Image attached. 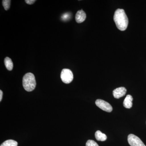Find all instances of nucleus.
Masks as SVG:
<instances>
[{
	"instance_id": "nucleus-15",
	"label": "nucleus",
	"mask_w": 146,
	"mask_h": 146,
	"mask_svg": "<svg viewBox=\"0 0 146 146\" xmlns=\"http://www.w3.org/2000/svg\"><path fill=\"white\" fill-rule=\"evenodd\" d=\"M25 1L29 5L33 4L36 1L35 0H25Z\"/></svg>"
},
{
	"instance_id": "nucleus-8",
	"label": "nucleus",
	"mask_w": 146,
	"mask_h": 146,
	"mask_svg": "<svg viewBox=\"0 0 146 146\" xmlns=\"http://www.w3.org/2000/svg\"><path fill=\"white\" fill-rule=\"evenodd\" d=\"M133 100V98L131 95H127L124 100L123 103L124 106L128 109L131 108L133 105L132 104Z\"/></svg>"
},
{
	"instance_id": "nucleus-11",
	"label": "nucleus",
	"mask_w": 146,
	"mask_h": 146,
	"mask_svg": "<svg viewBox=\"0 0 146 146\" xmlns=\"http://www.w3.org/2000/svg\"><path fill=\"white\" fill-rule=\"evenodd\" d=\"M18 145V143L16 141L8 140L3 142L0 146H17Z\"/></svg>"
},
{
	"instance_id": "nucleus-9",
	"label": "nucleus",
	"mask_w": 146,
	"mask_h": 146,
	"mask_svg": "<svg viewBox=\"0 0 146 146\" xmlns=\"http://www.w3.org/2000/svg\"><path fill=\"white\" fill-rule=\"evenodd\" d=\"M95 137L98 141H104L107 139V136L100 131H97L95 133Z\"/></svg>"
},
{
	"instance_id": "nucleus-4",
	"label": "nucleus",
	"mask_w": 146,
	"mask_h": 146,
	"mask_svg": "<svg viewBox=\"0 0 146 146\" xmlns=\"http://www.w3.org/2000/svg\"><path fill=\"white\" fill-rule=\"evenodd\" d=\"M127 140L131 146H146L141 139L134 134L129 135Z\"/></svg>"
},
{
	"instance_id": "nucleus-16",
	"label": "nucleus",
	"mask_w": 146,
	"mask_h": 146,
	"mask_svg": "<svg viewBox=\"0 0 146 146\" xmlns=\"http://www.w3.org/2000/svg\"><path fill=\"white\" fill-rule=\"evenodd\" d=\"M3 93L2 90H0V101H1L2 99Z\"/></svg>"
},
{
	"instance_id": "nucleus-1",
	"label": "nucleus",
	"mask_w": 146,
	"mask_h": 146,
	"mask_svg": "<svg viewBox=\"0 0 146 146\" xmlns=\"http://www.w3.org/2000/svg\"><path fill=\"white\" fill-rule=\"evenodd\" d=\"M114 21L117 28L121 31H124L127 28L128 19L124 9H118L115 11Z\"/></svg>"
},
{
	"instance_id": "nucleus-6",
	"label": "nucleus",
	"mask_w": 146,
	"mask_h": 146,
	"mask_svg": "<svg viewBox=\"0 0 146 146\" xmlns=\"http://www.w3.org/2000/svg\"><path fill=\"white\" fill-rule=\"evenodd\" d=\"M126 92V89L125 87H119L113 91V96L115 98L119 99L125 96Z\"/></svg>"
},
{
	"instance_id": "nucleus-7",
	"label": "nucleus",
	"mask_w": 146,
	"mask_h": 146,
	"mask_svg": "<svg viewBox=\"0 0 146 146\" xmlns=\"http://www.w3.org/2000/svg\"><path fill=\"white\" fill-rule=\"evenodd\" d=\"M86 17V13L83 10H79L76 13V21L78 23H80L85 21Z\"/></svg>"
},
{
	"instance_id": "nucleus-13",
	"label": "nucleus",
	"mask_w": 146,
	"mask_h": 146,
	"mask_svg": "<svg viewBox=\"0 0 146 146\" xmlns=\"http://www.w3.org/2000/svg\"><path fill=\"white\" fill-rule=\"evenodd\" d=\"M86 146H99V145L95 141L89 140L86 142Z\"/></svg>"
},
{
	"instance_id": "nucleus-14",
	"label": "nucleus",
	"mask_w": 146,
	"mask_h": 146,
	"mask_svg": "<svg viewBox=\"0 0 146 146\" xmlns=\"http://www.w3.org/2000/svg\"><path fill=\"white\" fill-rule=\"evenodd\" d=\"M70 18V14L68 13H66L65 14H63L62 16V18L64 21H66L68 19H69Z\"/></svg>"
},
{
	"instance_id": "nucleus-10",
	"label": "nucleus",
	"mask_w": 146,
	"mask_h": 146,
	"mask_svg": "<svg viewBox=\"0 0 146 146\" xmlns=\"http://www.w3.org/2000/svg\"><path fill=\"white\" fill-rule=\"evenodd\" d=\"M5 65L7 69L9 71H11L13 68V63L12 60L9 57H7L5 58Z\"/></svg>"
},
{
	"instance_id": "nucleus-2",
	"label": "nucleus",
	"mask_w": 146,
	"mask_h": 146,
	"mask_svg": "<svg viewBox=\"0 0 146 146\" xmlns=\"http://www.w3.org/2000/svg\"><path fill=\"white\" fill-rule=\"evenodd\" d=\"M23 86L25 90L28 92L33 91L36 87L35 77L31 73H27L23 79Z\"/></svg>"
},
{
	"instance_id": "nucleus-3",
	"label": "nucleus",
	"mask_w": 146,
	"mask_h": 146,
	"mask_svg": "<svg viewBox=\"0 0 146 146\" xmlns=\"http://www.w3.org/2000/svg\"><path fill=\"white\" fill-rule=\"evenodd\" d=\"M60 78L64 83H71L74 79L72 72L69 69H63L60 74Z\"/></svg>"
},
{
	"instance_id": "nucleus-5",
	"label": "nucleus",
	"mask_w": 146,
	"mask_h": 146,
	"mask_svg": "<svg viewBox=\"0 0 146 146\" xmlns=\"http://www.w3.org/2000/svg\"><path fill=\"white\" fill-rule=\"evenodd\" d=\"M96 104L100 109L108 112H112V107L109 103L103 100L98 99L96 101Z\"/></svg>"
},
{
	"instance_id": "nucleus-12",
	"label": "nucleus",
	"mask_w": 146,
	"mask_h": 146,
	"mask_svg": "<svg viewBox=\"0 0 146 146\" xmlns=\"http://www.w3.org/2000/svg\"><path fill=\"white\" fill-rule=\"evenodd\" d=\"M11 2L10 0H3L2 4L5 10H8L10 8Z\"/></svg>"
}]
</instances>
